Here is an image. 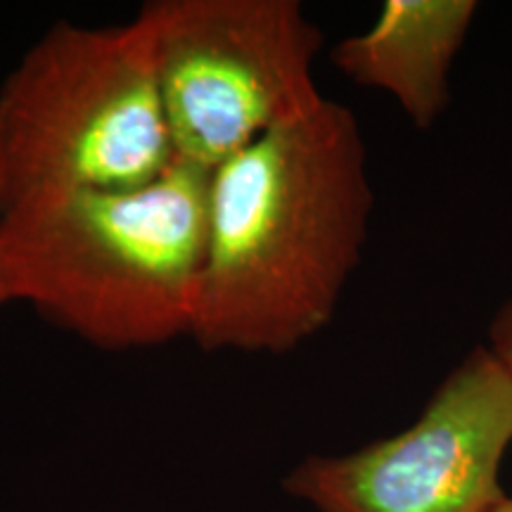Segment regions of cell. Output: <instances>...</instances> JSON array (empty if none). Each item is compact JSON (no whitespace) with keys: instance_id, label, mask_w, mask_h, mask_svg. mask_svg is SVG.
<instances>
[{"instance_id":"6da1fadb","label":"cell","mask_w":512,"mask_h":512,"mask_svg":"<svg viewBox=\"0 0 512 512\" xmlns=\"http://www.w3.org/2000/svg\"><path fill=\"white\" fill-rule=\"evenodd\" d=\"M361 126L325 98L211 171L207 261L190 337L290 354L328 328L373 214Z\"/></svg>"},{"instance_id":"7a4b0ae2","label":"cell","mask_w":512,"mask_h":512,"mask_svg":"<svg viewBox=\"0 0 512 512\" xmlns=\"http://www.w3.org/2000/svg\"><path fill=\"white\" fill-rule=\"evenodd\" d=\"M209 185V169L176 159L138 188L64 192L5 211V299L105 351L190 337L207 261Z\"/></svg>"},{"instance_id":"3957f363","label":"cell","mask_w":512,"mask_h":512,"mask_svg":"<svg viewBox=\"0 0 512 512\" xmlns=\"http://www.w3.org/2000/svg\"><path fill=\"white\" fill-rule=\"evenodd\" d=\"M174 162L138 19L57 22L0 83V214L64 192L138 188Z\"/></svg>"},{"instance_id":"277c9868","label":"cell","mask_w":512,"mask_h":512,"mask_svg":"<svg viewBox=\"0 0 512 512\" xmlns=\"http://www.w3.org/2000/svg\"><path fill=\"white\" fill-rule=\"evenodd\" d=\"M136 19L181 162L219 169L325 100L323 31L297 0H150Z\"/></svg>"},{"instance_id":"5b68a950","label":"cell","mask_w":512,"mask_h":512,"mask_svg":"<svg viewBox=\"0 0 512 512\" xmlns=\"http://www.w3.org/2000/svg\"><path fill=\"white\" fill-rule=\"evenodd\" d=\"M510 444L512 377L482 344L413 425L342 456H309L283 489L316 512H494L508 498Z\"/></svg>"},{"instance_id":"8992f818","label":"cell","mask_w":512,"mask_h":512,"mask_svg":"<svg viewBox=\"0 0 512 512\" xmlns=\"http://www.w3.org/2000/svg\"><path fill=\"white\" fill-rule=\"evenodd\" d=\"M475 0H387L363 34L332 48L356 86L387 93L413 126L430 128L448 107V76L475 22Z\"/></svg>"},{"instance_id":"52a82bcc","label":"cell","mask_w":512,"mask_h":512,"mask_svg":"<svg viewBox=\"0 0 512 512\" xmlns=\"http://www.w3.org/2000/svg\"><path fill=\"white\" fill-rule=\"evenodd\" d=\"M486 349L496 356V361L512 377V299H508L501 309L496 311L489 325V342Z\"/></svg>"},{"instance_id":"ba28073f","label":"cell","mask_w":512,"mask_h":512,"mask_svg":"<svg viewBox=\"0 0 512 512\" xmlns=\"http://www.w3.org/2000/svg\"><path fill=\"white\" fill-rule=\"evenodd\" d=\"M494 512H512V498H510V496L505 498V501H503L501 505H498V508H496Z\"/></svg>"},{"instance_id":"9c48e42d","label":"cell","mask_w":512,"mask_h":512,"mask_svg":"<svg viewBox=\"0 0 512 512\" xmlns=\"http://www.w3.org/2000/svg\"><path fill=\"white\" fill-rule=\"evenodd\" d=\"M8 304V299H5V290H3V283H0V306Z\"/></svg>"}]
</instances>
